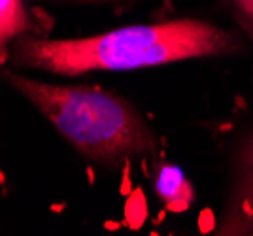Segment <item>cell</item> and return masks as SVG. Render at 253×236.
Returning <instances> with one entry per match:
<instances>
[{
    "label": "cell",
    "instance_id": "cell-1",
    "mask_svg": "<svg viewBox=\"0 0 253 236\" xmlns=\"http://www.w3.org/2000/svg\"><path fill=\"white\" fill-rule=\"evenodd\" d=\"M234 36L201 19H172L123 27L104 34L45 40L21 36L10 53L11 65L51 74L78 76L95 70H132L236 51Z\"/></svg>",
    "mask_w": 253,
    "mask_h": 236
},
{
    "label": "cell",
    "instance_id": "cell-2",
    "mask_svg": "<svg viewBox=\"0 0 253 236\" xmlns=\"http://www.w3.org/2000/svg\"><path fill=\"white\" fill-rule=\"evenodd\" d=\"M4 78L91 161L114 166L155 146L153 132L121 97L93 87L51 85L11 70Z\"/></svg>",
    "mask_w": 253,
    "mask_h": 236
},
{
    "label": "cell",
    "instance_id": "cell-3",
    "mask_svg": "<svg viewBox=\"0 0 253 236\" xmlns=\"http://www.w3.org/2000/svg\"><path fill=\"white\" fill-rule=\"evenodd\" d=\"M250 233H253V134L238 150L234 182L219 227V235Z\"/></svg>",
    "mask_w": 253,
    "mask_h": 236
},
{
    "label": "cell",
    "instance_id": "cell-4",
    "mask_svg": "<svg viewBox=\"0 0 253 236\" xmlns=\"http://www.w3.org/2000/svg\"><path fill=\"white\" fill-rule=\"evenodd\" d=\"M153 187L159 200L172 212H185L195 198L193 185L174 164H163L159 168Z\"/></svg>",
    "mask_w": 253,
    "mask_h": 236
},
{
    "label": "cell",
    "instance_id": "cell-5",
    "mask_svg": "<svg viewBox=\"0 0 253 236\" xmlns=\"http://www.w3.org/2000/svg\"><path fill=\"white\" fill-rule=\"evenodd\" d=\"M31 29L23 0H0V42L2 59L8 57V42L19 38Z\"/></svg>",
    "mask_w": 253,
    "mask_h": 236
},
{
    "label": "cell",
    "instance_id": "cell-6",
    "mask_svg": "<svg viewBox=\"0 0 253 236\" xmlns=\"http://www.w3.org/2000/svg\"><path fill=\"white\" fill-rule=\"evenodd\" d=\"M231 4L240 15L244 25L253 33V0H231Z\"/></svg>",
    "mask_w": 253,
    "mask_h": 236
}]
</instances>
